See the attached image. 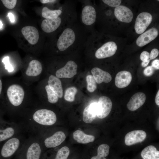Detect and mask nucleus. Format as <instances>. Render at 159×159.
<instances>
[{
  "label": "nucleus",
  "instance_id": "f257e3e1",
  "mask_svg": "<svg viewBox=\"0 0 159 159\" xmlns=\"http://www.w3.org/2000/svg\"><path fill=\"white\" fill-rule=\"evenodd\" d=\"M89 31L78 20L59 32L56 43L57 51L63 52L85 48Z\"/></svg>",
  "mask_w": 159,
  "mask_h": 159
},
{
  "label": "nucleus",
  "instance_id": "f03ea898",
  "mask_svg": "<svg viewBox=\"0 0 159 159\" xmlns=\"http://www.w3.org/2000/svg\"><path fill=\"white\" fill-rule=\"evenodd\" d=\"M6 100L5 104L7 109L13 114L24 112L26 103V92L24 87L18 83H13L7 88Z\"/></svg>",
  "mask_w": 159,
  "mask_h": 159
},
{
  "label": "nucleus",
  "instance_id": "7ed1b4c3",
  "mask_svg": "<svg viewBox=\"0 0 159 159\" xmlns=\"http://www.w3.org/2000/svg\"><path fill=\"white\" fill-rule=\"evenodd\" d=\"M26 139L22 133L0 143V159H10L20 150Z\"/></svg>",
  "mask_w": 159,
  "mask_h": 159
},
{
  "label": "nucleus",
  "instance_id": "20e7f679",
  "mask_svg": "<svg viewBox=\"0 0 159 159\" xmlns=\"http://www.w3.org/2000/svg\"><path fill=\"white\" fill-rule=\"evenodd\" d=\"M42 145L35 135L27 138L18 152L23 159H40L42 152Z\"/></svg>",
  "mask_w": 159,
  "mask_h": 159
},
{
  "label": "nucleus",
  "instance_id": "39448f33",
  "mask_svg": "<svg viewBox=\"0 0 159 159\" xmlns=\"http://www.w3.org/2000/svg\"><path fill=\"white\" fill-rule=\"evenodd\" d=\"M24 130L21 123L9 122L0 118V144Z\"/></svg>",
  "mask_w": 159,
  "mask_h": 159
},
{
  "label": "nucleus",
  "instance_id": "423d86ee",
  "mask_svg": "<svg viewBox=\"0 0 159 159\" xmlns=\"http://www.w3.org/2000/svg\"><path fill=\"white\" fill-rule=\"evenodd\" d=\"M82 4L80 22L87 30L95 22L96 12L95 8L87 0L81 1Z\"/></svg>",
  "mask_w": 159,
  "mask_h": 159
},
{
  "label": "nucleus",
  "instance_id": "0eeeda50",
  "mask_svg": "<svg viewBox=\"0 0 159 159\" xmlns=\"http://www.w3.org/2000/svg\"><path fill=\"white\" fill-rule=\"evenodd\" d=\"M78 65L74 61H68L62 67L58 69L56 72V76L59 78H70L77 73Z\"/></svg>",
  "mask_w": 159,
  "mask_h": 159
},
{
  "label": "nucleus",
  "instance_id": "6e6552de",
  "mask_svg": "<svg viewBox=\"0 0 159 159\" xmlns=\"http://www.w3.org/2000/svg\"><path fill=\"white\" fill-rule=\"evenodd\" d=\"M42 66L41 62L37 59L31 61L23 73L25 79L28 80L37 78L41 73Z\"/></svg>",
  "mask_w": 159,
  "mask_h": 159
},
{
  "label": "nucleus",
  "instance_id": "1a4fd4ad",
  "mask_svg": "<svg viewBox=\"0 0 159 159\" xmlns=\"http://www.w3.org/2000/svg\"><path fill=\"white\" fill-rule=\"evenodd\" d=\"M43 139V140H39L42 144L47 148H53L59 146L66 139V136L63 132L59 131Z\"/></svg>",
  "mask_w": 159,
  "mask_h": 159
},
{
  "label": "nucleus",
  "instance_id": "9d476101",
  "mask_svg": "<svg viewBox=\"0 0 159 159\" xmlns=\"http://www.w3.org/2000/svg\"><path fill=\"white\" fill-rule=\"evenodd\" d=\"M112 103L110 99L106 96L100 97L97 104V116L99 118L107 117L112 109Z\"/></svg>",
  "mask_w": 159,
  "mask_h": 159
},
{
  "label": "nucleus",
  "instance_id": "9b49d317",
  "mask_svg": "<svg viewBox=\"0 0 159 159\" xmlns=\"http://www.w3.org/2000/svg\"><path fill=\"white\" fill-rule=\"evenodd\" d=\"M117 49V46L115 42H108L103 44L96 50L95 56L98 59L110 57L115 54Z\"/></svg>",
  "mask_w": 159,
  "mask_h": 159
},
{
  "label": "nucleus",
  "instance_id": "f8f14e48",
  "mask_svg": "<svg viewBox=\"0 0 159 159\" xmlns=\"http://www.w3.org/2000/svg\"><path fill=\"white\" fill-rule=\"evenodd\" d=\"M152 16L149 13L143 12L137 16L135 25L136 33L138 34L143 33L151 23Z\"/></svg>",
  "mask_w": 159,
  "mask_h": 159
},
{
  "label": "nucleus",
  "instance_id": "ddd939ff",
  "mask_svg": "<svg viewBox=\"0 0 159 159\" xmlns=\"http://www.w3.org/2000/svg\"><path fill=\"white\" fill-rule=\"evenodd\" d=\"M147 134L143 130L132 131L127 133L125 137V143L127 146H130L143 142L146 138Z\"/></svg>",
  "mask_w": 159,
  "mask_h": 159
},
{
  "label": "nucleus",
  "instance_id": "4468645a",
  "mask_svg": "<svg viewBox=\"0 0 159 159\" xmlns=\"http://www.w3.org/2000/svg\"><path fill=\"white\" fill-rule=\"evenodd\" d=\"M114 14L118 20L125 23L131 22L133 16L131 10L127 7L122 5H119L115 8Z\"/></svg>",
  "mask_w": 159,
  "mask_h": 159
},
{
  "label": "nucleus",
  "instance_id": "2eb2a0df",
  "mask_svg": "<svg viewBox=\"0 0 159 159\" xmlns=\"http://www.w3.org/2000/svg\"><path fill=\"white\" fill-rule=\"evenodd\" d=\"M158 31L153 28L140 35L137 38L136 43L138 46L143 47L154 40L158 36Z\"/></svg>",
  "mask_w": 159,
  "mask_h": 159
},
{
  "label": "nucleus",
  "instance_id": "dca6fc26",
  "mask_svg": "<svg viewBox=\"0 0 159 159\" xmlns=\"http://www.w3.org/2000/svg\"><path fill=\"white\" fill-rule=\"evenodd\" d=\"M21 33L28 42L31 44H37L39 39V34L37 29L31 26L23 27L21 30Z\"/></svg>",
  "mask_w": 159,
  "mask_h": 159
},
{
  "label": "nucleus",
  "instance_id": "f3484780",
  "mask_svg": "<svg viewBox=\"0 0 159 159\" xmlns=\"http://www.w3.org/2000/svg\"><path fill=\"white\" fill-rule=\"evenodd\" d=\"M146 99V95L144 93L142 92L136 93L131 97L127 104V107L130 110L135 111L144 104Z\"/></svg>",
  "mask_w": 159,
  "mask_h": 159
},
{
  "label": "nucleus",
  "instance_id": "a211bd4d",
  "mask_svg": "<svg viewBox=\"0 0 159 159\" xmlns=\"http://www.w3.org/2000/svg\"><path fill=\"white\" fill-rule=\"evenodd\" d=\"M132 80V75L129 72L122 71L118 72L115 79L116 86L119 88H123L127 86Z\"/></svg>",
  "mask_w": 159,
  "mask_h": 159
},
{
  "label": "nucleus",
  "instance_id": "6ab92c4d",
  "mask_svg": "<svg viewBox=\"0 0 159 159\" xmlns=\"http://www.w3.org/2000/svg\"><path fill=\"white\" fill-rule=\"evenodd\" d=\"M67 1H65L57 9L52 10L46 6L44 7L42 10V16L45 19H52L58 17L63 12Z\"/></svg>",
  "mask_w": 159,
  "mask_h": 159
},
{
  "label": "nucleus",
  "instance_id": "aec40b11",
  "mask_svg": "<svg viewBox=\"0 0 159 159\" xmlns=\"http://www.w3.org/2000/svg\"><path fill=\"white\" fill-rule=\"evenodd\" d=\"M91 72L93 77L98 84L102 82L108 83L112 80L110 74L98 67H94L92 69Z\"/></svg>",
  "mask_w": 159,
  "mask_h": 159
},
{
  "label": "nucleus",
  "instance_id": "412c9836",
  "mask_svg": "<svg viewBox=\"0 0 159 159\" xmlns=\"http://www.w3.org/2000/svg\"><path fill=\"white\" fill-rule=\"evenodd\" d=\"M47 84L54 92L59 98L63 96V89L60 80L56 76L51 75L48 78Z\"/></svg>",
  "mask_w": 159,
  "mask_h": 159
},
{
  "label": "nucleus",
  "instance_id": "4be33fe9",
  "mask_svg": "<svg viewBox=\"0 0 159 159\" xmlns=\"http://www.w3.org/2000/svg\"><path fill=\"white\" fill-rule=\"evenodd\" d=\"M97 103H92L84 109L83 114V120L85 123H91L97 116Z\"/></svg>",
  "mask_w": 159,
  "mask_h": 159
},
{
  "label": "nucleus",
  "instance_id": "5701e85b",
  "mask_svg": "<svg viewBox=\"0 0 159 159\" xmlns=\"http://www.w3.org/2000/svg\"><path fill=\"white\" fill-rule=\"evenodd\" d=\"M74 139L78 143L86 144L93 142L95 139L94 136L85 134L82 131L77 130L73 133Z\"/></svg>",
  "mask_w": 159,
  "mask_h": 159
},
{
  "label": "nucleus",
  "instance_id": "b1692460",
  "mask_svg": "<svg viewBox=\"0 0 159 159\" xmlns=\"http://www.w3.org/2000/svg\"><path fill=\"white\" fill-rule=\"evenodd\" d=\"M141 155L143 159H159V151L154 146L150 145L142 150Z\"/></svg>",
  "mask_w": 159,
  "mask_h": 159
},
{
  "label": "nucleus",
  "instance_id": "393cba45",
  "mask_svg": "<svg viewBox=\"0 0 159 159\" xmlns=\"http://www.w3.org/2000/svg\"><path fill=\"white\" fill-rule=\"evenodd\" d=\"M110 147L106 144H102L100 145L97 149V155L92 157L90 159H106L109 153Z\"/></svg>",
  "mask_w": 159,
  "mask_h": 159
},
{
  "label": "nucleus",
  "instance_id": "a878e982",
  "mask_svg": "<svg viewBox=\"0 0 159 159\" xmlns=\"http://www.w3.org/2000/svg\"><path fill=\"white\" fill-rule=\"evenodd\" d=\"M45 89L48 102L52 104L57 103L59 97L47 84L45 86Z\"/></svg>",
  "mask_w": 159,
  "mask_h": 159
},
{
  "label": "nucleus",
  "instance_id": "bb28decb",
  "mask_svg": "<svg viewBox=\"0 0 159 159\" xmlns=\"http://www.w3.org/2000/svg\"><path fill=\"white\" fill-rule=\"evenodd\" d=\"M77 92V90L75 87H71L67 88L65 92V100L69 102H73L74 100L75 95Z\"/></svg>",
  "mask_w": 159,
  "mask_h": 159
},
{
  "label": "nucleus",
  "instance_id": "cd10ccee",
  "mask_svg": "<svg viewBox=\"0 0 159 159\" xmlns=\"http://www.w3.org/2000/svg\"><path fill=\"white\" fill-rule=\"evenodd\" d=\"M87 89L90 92H94L97 89V82L93 76L88 75L86 77Z\"/></svg>",
  "mask_w": 159,
  "mask_h": 159
},
{
  "label": "nucleus",
  "instance_id": "c85d7f7f",
  "mask_svg": "<svg viewBox=\"0 0 159 159\" xmlns=\"http://www.w3.org/2000/svg\"><path fill=\"white\" fill-rule=\"evenodd\" d=\"M70 153V150L67 146H64L57 152L54 159H67Z\"/></svg>",
  "mask_w": 159,
  "mask_h": 159
},
{
  "label": "nucleus",
  "instance_id": "c756f323",
  "mask_svg": "<svg viewBox=\"0 0 159 159\" xmlns=\"http://www.w3.org/2000/svg\"><path fill=\"white\" fill-rule=\"evenodd\" d=\"M4 5L7 8L12 9L15 6L17 1L16 0H2Z\"/></svg>",
  "mask_w": 159,
  "mask_h": 159
},
{
  "label": "nucleus",
  "instance_id": "7c9ffc66",
  "mask_svg": "<svg viewBox=\"0 0 159 159\" xmlns=\"http://www.w3.org/2000/svg\"><path fill=\"white\" fill-rule=\"evenodd\" d=\"M105 4L112 7H117L120 4L121 0H103Z\"/></svg>",
  "mask_w": 159,
  "mask_h": 159
},
{
  "label": "nucleus",
  "instance_id": "2f4dec72",
  "mask_svg": "<svg viewBox=\"0 0 159 159\" xmlns=\"http://www.w3.org/2000/svg\"><path fill=\"white\" fill-rule=\"evenodd\" d=\"M9 57L8 56L4 57L3 59L2 62L5 64V69H7L9 72H11L13 70V69L9 63Z\"/></svg>",
  "mask_w": 159,
  "mask_h": 159
},
{
  "label": "nucleus",
  "instance_id": "473e14b6",
  "mask_svg": "<svg viewBox=\"0 0 159 159\" xmlns=\"http://www.w3.org/2000/svg\"><path fill=\"white\" fill-rule=\"evenodd\" d=\"M154 68L152 66H149L146 67L143 71L144 75L147 76H150L153 74Z\"/></svg>",
  "mask_w": 159,
  "mask_h": 159
},
{
  "label": "nucleus",
  "instance_id": "72a5a7b5",
  "mask_svg": "<svg viewBox=\"0 0 159 159\" xmlns=\"http://www.w3.org/2000/svg\"><path fill=\"white\" fill-rule=\"evenodd\" d=\"M159 53L158 50L155 48L153 49L150 54V59L152 60L155 58L158 55Z\"/></svg>",
  "mask_w": 159,
  "mask_h": 159
},
{
  "label": "nucleus",
  "instance_id": "f704fd0d",
  "mask_svg": "<svg viewBox=\"0 0 159 159\" xmlns=\"http://www.w3.org/2000/svg\"><path fill=\"white\" fill-rule=\"evenodd\" d=\"M140 58L142 61L148 59L150 58V54L147 51H144L141 53Z\"/></svg>",
  "mask_w": 159,
  "mask_h": 159
},
{
  "label": "nucleus",
  "instance_id": "c9c22d12",
  "mask_svg": "<svg viewBox=\"0 0 159 159\" xmlns=\"http://www.w3.org/2000/svg\"><path fill=\"white\" fill-rule=\"evenodd\" d=\"M152 66L153 68L157 69H159V59H155L154 60L152 63Z\"/></svg>",
  "mask_w": 159,
  "mask_h": 159
},
{
  "label": "nucleus",
  "instance_id": "e433bc0d",
  "mask_svg": "<svg viewBox=\"0 0 159 159\" xmlns=\"http://www.w3.org/2000/svg\"><path fill=\"white\" fill-rule=\"evenodd\" d=\"M40 2L43 4L54 3L57 1H58L56 0H40Z\"/></svg>",
  "mask_w": 159,
  "mask_h": 159
},
{
  "label": "nucleus",
  "instance_id": "4c0bfd02",
  "mask_svg": "<svg viewBox=\"0 0 159 159\" xmlns=\"http://www.w3.org/2000/svg\"><path fill=\"white\" fill-rule=\"evenodd\" d=\"M8 16L11 22L12 23L14 22L15 21V19L13 14L11 13H9L8 14Z\"/></svg>",
  "mask_w": 159,
  "mask_h": 159
},
{
  "label": "nucleus",
  "instance_id": "58836bf2",
  "mask_svg": "<svg viewBox=\"0 0 159 159\" xmlns=\"http://www.w3.org/2000/svg\"><path fill=\"white\" fill-rule=\"evenodd\" d=\"M155 102L156 104L157 105H159V90H158L156 94L155 99Z\"/></svg>",
  "mask_w": 159,
  "mask_h": 159
},
{
  "label": "nucleus",
  "instance_id": "ea45409f",
  "mask_svg": "<svg viewBox=\"0 0 159 159\" xmlns=\"http://www.w3.org/2000/svg\"><path fill=\"white\" fill-rule=\"evenodd\" d=\"M150 60L148 59L143 61L141 63V65L143 67H145L147 66L149 63Z\"/></svg>",
  "mask_w": 159,
  "mask_h": 159
},
{
  "label": "nucleus",
  "instance_id": "a19ab883",
  "mask_svg": "<svg viewBox=\"0 0 159 159\" xmlns=\"http://www.w3.org/2000/svg\"><path fill=\"white\" fill-rule=\"evenodd\" d=\"M2 89V83L1 80L0 79V96L1 94Z\"/></svg>",
  "mask_w": 159,
  "mask_h": 159
},
{
  "label": "nucleus",
  "instance_id": "79ce46f5",
  "mask_svg": "<svg viewBox=\"0 0 159 159\" xmlns=\"http://www.w3.org/2000/svg\"><path fill=\"white\" fill-rule=\"evenodd\" d=\"M3 26V24L2 22L0 20V29L2 28Z\"/></svg>",
  "mask_w": 159,
  "mask_h": 159
},
{
  "label": "nucleus",
  "instance_id": "37998d69",
  "mask_svg": "<svg viewBox=\"0 0 159 159\" xmlns=\"http://www.w3.org/2000/svg\"><path fill=\"white\" fill-rule=\"evenodd\" d=\"M0 117H1V114H0Z\"/></svg>",
  "mask_w": 159,
  "mask_h": 159
}]
</instances>
